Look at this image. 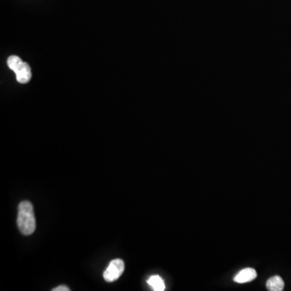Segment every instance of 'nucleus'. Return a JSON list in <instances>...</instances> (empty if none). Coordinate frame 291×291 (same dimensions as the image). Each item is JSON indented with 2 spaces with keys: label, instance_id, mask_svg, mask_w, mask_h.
<instances>
[{
  "label": "nucleus",
  "instance_id": "nucleus-1",
  "mask_svg": "<svg viewBox=\"0 0 291 291\" xmlns=\"http://www.w3.org/2000/svg\"><path fill=\"white\" fill-rule=\"evenodd\" d=\"M17 226L21 234L30 235L36 230V219L32 203L24 201L18 207Z\"/></svg>",
  "mask_w": 291,
  "mask_h": 291
},
{
  "label": "nucleus",
  "instance_id": "nucleus-2",
  "mask_svg": "<svg viewBox=\"0 0 291 291\" xmlns=\"http://www.w3.org/2000/svg\"><path fill=\"white\" fill-rule=\"evenodd\" d=\"M125 269V264L122 260L115 259L110 262L109 266L104 273V278L107 282H115L122 274Z\"/></svg>",
  "mask_w": 291,
  "mask_h": 291
},
{
  "label": "nucleus",
  "instance_id": "nucleus-3",
  "mask_svg": "<svg viewBox=\"0 0 291 291\" xmlns=\"http://www.w3.org/2000/svg\"><path fill=\"white\" fill-rule=\"evenodd\" d=\"M14 72L16 74V80L22 85L28 84L32 78L31 67L27 62L25 61Z\"/></svg>",
  "mask_w": 291,
  "mask_h": 291
},
{
  "label": "nucleus",
  "instance_id": "nucleus-4",
  "mask_svg": "<svg viewBox=\"0 0 291 291\" xmlns=\"http://www.w3.org/2000/svg\"><path fill=\"white\" fill-rule=\"evenodd\" d=\"M257 273L254 268H246L237 273L234 278V281L237 283H246V282H252L257 278Z\"/></svg>",
  "mask_w": 291,
  "mask_h": 291
},
{
  "label": "nucleus",
  "instance_id": "nucleus-5",
  "mask_svg": "<svg viewBox=\"0 0 291 291\" xmlns=\"http://www.w3.org/2000/svg\"><path fill=\"white\" fill-rule=\"evenodd\" d=\"M284 281L279 276H274L267 281L266 287L268 291H282L284 290Z\"/></svg>",
  "mask_w": 291,
  "mask_h": 291
},
{
  "label": "nucleus",
  "instance_id": "nucleus-6",
  "mask_svg": "<svg viewBox=\"0 0 291 291\" xmlns=\"http://www.w3.org/2000/svg\"><path fill=\"white\" fill-rule=\"evenodd\" d=\"M147 283L155 291H164L165 290L164 280L162 279L159 275L151 276L147 280Z\"/></svg>",
  "mask_w": 291,
  "mask_h": 291
},
{
  "label": "nucleus",
  "instance_id": "nucleus-7",
  "mask_svg": "<svg viewBox=\"0 0 291 291\" xmlns=\"http://www.w3.org/2000/svg\"><path fill=\"white\" fill-rule=\"evenodd\" d=\"M53 291H70L69 287L66 286H60V287H56L55 289L52 290Z\"/></svg>",
  "mask_w": 291,
  "mask_h": 291
}]
</instances>
